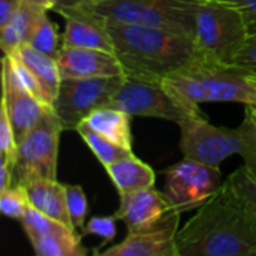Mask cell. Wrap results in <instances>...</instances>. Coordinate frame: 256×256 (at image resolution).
Masks as SVG:
<instances>
[{
    "instance_id": "cell-11",
    "label": "cell",
    "mask_w": 256,
    "mask_h": 256,
    "mask_svg": "<svg viewBox=\"0 0 256 256\" xmlns=\"http://www.w3.org/2000/svg\"><path fill=\"white\" fill-rule=\"evenodd\" d=\"M182 213L172 210L154 226L129 232L120 243L104 252H96L99 256H180L177 246V232Z\"/></svg>"
},
{
    "instance_id": "cell-4",
    "label": "cell",
    "mask_w": 256,
    "mask_h": 256,
    "mask_svg": "<svg viewBox=\"0 0 256 256\" xmlns=\"http://www.w3.org/2000/svg\"><path fill=\"white\" fill-rule=\"evenodd\" d=\"M200 3L201 0H104L80 6L106 21L160 27L194 38Z\"/></svg>"
},
{
    "instance_id": "cell-3",
    "label": "cell",
    "mask_w": 256,
    "mask_h": 256,
    "mask_svg": "<svg viewBox=\"0 0 256 256\" xmlns=\"http://www.w3.org/2000/svg\"><path fill=\"white\" fill-rule=\"evenodd\" d=\"M162 84L183 105L201 110V104H256V74L234 63L198 60L166 76Z\"/></svg>"
},
{
    "instance_id": "cell-9",
    "label": "cell",
    "mask_w": 256,
    "mask_h": 256,
    "mask_svg": "<svg viewBox=\"0 0 256 256\" xmlns=\"http://www.w3.org/2000/svg\"><path fill=\"white\" fill-rule=\"evenodd\" d=\"M180 150L183 158L198 160L210 166L240 154L243 148L242 128H225L212 124L202 114L192 116L180 124Z\"/></svg>"
},
{
    "instance_id": "cell-31",
    "label": "cell",
    "mask_w": 256,
    "mask_h": 256,
    "mask_svg": "<svg viewBox=\"0 0 256 256\" xmlns=\"http://www.w3.org/2000/svg\"><path fill=\"white\" fill-rule=\"evenodd\" d=\"M232 63L256 74V34L248 38L246 44L238 51Z\"/></svg>"
},
{
    "instance_id": "cell-6",
    "label": "cell",
    "mask_w": 256,
    "mask_h": 256,
    "mask_svg": "<svg viewBox=\"0 0 256 256\" xmlns=\"http://www.w3.org/2000/svg\"><path fill=\"white\" fill-rule=\"evenodd\" d=\"M63 126L51 108L18 144L12 165L14 184L27 186L39 178L57 180L58 142Z\"/></svg>"
},
{
    "instance_id": "cell-16",
    "label": "cell",
    "mask_w": 256,
    "mask_h": 256,
    "mask_svg": "<svg viewBox=\"0 0 256 256\" xmlns=\"http://www.w3.org/2000/svg\"><path fill=\"white\" fill-rule=\"evenodd\" d=\"M46 15L48 9L44 6L32 0H22L8 22L0 27V46L3 54H12L16 48L28 44Z\"/></svg>"
},
{
    "instance_id": "cell-24",
    "label": "cell",
    "mask_w": 256,
    "mask_h": 256,
    "mask_svg": "<svg viewBox=\"0 0 256 256\" xmlns=\"http://www.w3.org/2000/svg\"><path fill=\"white\" fill-rule=\"evenodd\" d=\"M28 45H32L34 50L57 58L58 50L62 46V38H58V33L56 30V26L48 18V15L42 20L39 27L36 28L34 34L32 36Z\"/></svg>"
},
{
    "instance_id": "cell-22",
    "label": "cell",
    "mask_w": 256,
    "mask_h": 256,
    "mask_svg": "<svg viewBox=\"0 0 256 256\" xmlns=\"http://www.w3.org/2000/svg\"><path fill=\"white\" fill-rule=\"evenodd\" d=\"M76 132L80 134V136L84 140V142L88 146V148L93 152V154L99 159V162L104 166H108L123 158L134 154L132 148H126L123 146L110 141L108 138H105L104 135L98 134L90 126H87L86 123H81L76 128Z\"/></svg>"
},
{
    "instance_id": "cell-10",
    "label": "cell",
    "mask_w": 256,
    "mask_h": 256,
    "mask_svg": "<svg viewBox=\"0 0 256 256\" xmlns=\"http://www.w3.org/2000/svg\"><path fill=\"white\" fill-rule=\"evenodd\" d=\"M222 183L219 166H210L184 158L165 171L164 194L172 210L183 214L200 208Z\"/></svg>"
},
{
    "instance_id": "cell-12",
    "label": "cell",
    "mask_w": 256,
    "mask_h": 256,
    "mask_svg": "<svg viewBox=\"0 0 256 256\" xmlns=\"http://www.w3.org/2000/svg\"><path fill=\"white\" fill-rule=\"evenodd\" d=\"M2 64V105L9 116L15 141L20 144L51 106L20 84L4 56Z\"/></svg>"
},
{
    "instance_id": "cell-13",
    "label": "cell",
    "mask_w": 256,
    "mask_h": 256,
    "mask_svg": "<svg viewBox=\"0 0 256 256\" xmlns=\"http://www.w3.org/2000/svg\"><path fill=\"white\" fill-rule=\"evenodd\" d=\"M64 16L62 46L98 48L114 52V44L106 21L84 6H58L54 9Z\"/></svg>"
},
{
    "instance_id": "cell-23",
    "label": "cell",
    "mask_w": 256,
    "mask_h": 256,
    "mask_svg": "<svg viewBox=\"0 0 256 256\" xmlns=\"http://www.w3.org/2000/svg\"><path fill=\"white\" fill-rule=\"evenodd\" d=\"M21 226L27 236V238L32 242L34 238H40L45 236H52V234H58V232H66V231H74L69 226H66L64 224L38 212L36 208H33L32 206H28L27 212L24 213V216L21 218Z\"/></svg>"
},
{
    "instance_id": "cell-26",
    "label": "cell",
    "mask_w": 256,
    "mask_h": 256,
    "mask_svg": "<svg viewBox=\"0 0 256 256\" xmlns=\"http://www.w3.org/2000/svg\"><path fill=\"white\" fill-rule=\"evenodd\" d=\"M28 206V198L22 186L14 184L9 189L0 192V210L10 219L21 220Z\"/></svg>"
},
{
    "instance_id": "cell-17",
    "label": "cell",
    "mask_w": 256,
    "mask_h": 256,
    "mask_svg": "<svg viewBox=\"0 0 256 256\" xmlns=\"http://www.w3.org/2000/svg\"><path fill=\"white\" fill-rule=\"evenodd\" d=\"M28 204L38 212L64 224L70 230L76 231L70 222L68 202H66V184L51 178H39L24 186Z\"/></svg>"
},
{
    "instance_id": "cell-7",
    "label": "cell",
    "mask_w": 256,
    "mask_h": 256,
    "mask_svg": "<svg viewBox=\"0 0 256 256\" xmlns=\"http://www.w3.org/2000/svg\"><path fill=\"white\" fill-rule=\"evenodd\" d=\"M123 81L124 75L62 80L51 110L58 117L63 130H76L90 112L108 106Z\"/></svg>"
},
{
    "instance_id": "cell-20",
    "label": "cell",
    "mask_w": 256,
    "mask_h": 256,
    "mask_svg": "<svg viewBox=\"0 0 256 256\" xmlns=\"http://www.w3.org/2000/svg\"><path fill=\"white\" fill-rule=\"evenodd\" d=\"M130 116L122 110L112 106H102L90 112L82 123L90 126L98 134L104 135L110 141L132 148V134H130Z\"/></svg>"
},
{
    "instance_id": "cell-2",
    "label": "cell",
    "mask_w": 256,
    "mask_h": 256,
    "mask_svg": "<svg viewBox=\"0 0 256 256\" xmlns=\"http://www.w3.org/2000/svg\"><path fill=\"white\" fill-rule=\"evenodd\" d=\"M106 26L126 76L162 82L204 58L192 36L138 24L106 21Z\"/></svg>"
},
{
    "instance_id": "cell-25",
    "label": "cell",
    "mask_w": 256,
    "mask_h": 256,
    "mask_svg": "<svg viewBox=\"0 0 256 256\" xmlns=\"http://www.w3.org/2000/svg\"><path fill=\"white\" fill-rule=\"evenodd\" d=\"M240 128L243 132V148L240 152V156L244 160L243 165L256 178V116L248 105Z\"/></svg>"
},
{
    "instance_id": "cell-27",
    "label": "cell",
    "mask_w": 256,
    "mask_h": 256,
    "mask_svg": "<svg viewBox=\"0 0 256 256\" xmlns=\"http://www.w3.org/2000/svg\"><path fill=\"white\" fill-rule=\"evenodd\" d=\"M66 202H68V212L74 228L82 230L88 210V202L84 189L78 184H66Z\"/></svg>"
},
{
    "instance_id": "cell-37",
    "label": "cell",
    "mask_w": 256,
    "mask_h": 256,
    "mask_svg": "<svg viewBox=\"0 0 256 256\" xmlns=\"http://www.w3.org/2000/svg\"><path fill=\"white\" fill-rule=\"evenodd\" d=\"M248 106H250V110L254 111V114L256 116V104H254V105H248Z\"/></svg>"
},
{
    "instance_id": "cell-36",
    "label": "cell",
    "mask_w": 256,
    "mask_h": 256,
    "mask_svg": "<svg viewBox=\"0 0 256 256\" xmlns=\"http://www.w3.org/2000/svg\"><path fill=\"white\" fill-rule=\"evenodd\" d=\"M32 2H34V3H38V4H40V6H44L45 9H54L57 4H58V2L60 0H32Z\"/></svg>"
},
{
    "instance_id": "cell-14",
    "label": "cell",
    "mask_w": 256,
    "mask_h": 256,
    "mask_svg": "<svg viewBox=\"0 0 256 256\" xmlns=\"http://www.w3.org/2000/svg\"><path fill=\"white\" fill-rule=\"evenodd\" d=\"M56 60L62 80L124 75L118 57L106 50L60 46Z\"/></svg>"
},
{
    "instance_id": "cell-5",
    "label": "cell",
    "mask_w": 256,
    "mask_h": 256,
    "mask_svg": "<svg viewBox=\"0 0 256 256\" xmlns=\"http://www.w3.org/2000/svg\"><path fill=\"white\" fill-rule=\"evenodd\" d=\"M249 38L242 12L224 0H201L194 40L206 60L232 63Z\"/></svg>"
},
{
    "instance_id": "cell-21",
    "label": "cell",
    "mask_w": 256,
    "mask_h": 256,
    "mask_svg": "<svg viewBox=\"0 0 256 256\" xmlns=\"http://www.w3.org/2000/svg\"><path fill=\"white\" fill-rule=\"evenodd\" d=\"M38 256H86L87 249L81 244V237L75 231L45 236L30 242Z\"/></svg>"
},
{
    "instance_id": "cell-35",
    "label": "cell",
    "mask_w": 256,
    "mask_h": 256,
    "mask_svg": "<svg viewBox=\"0 0 256 256\" xmlns=\"http://www.w3.org/2000/svg\"><path fill=\"white\" fill-rule=\"evenodd\" d=\"M98 2H104V0H60L56 8H58V6H75V4H84V3H98Z\"/></svg>"
},
{
    "instance_id": "cell-8",
    "label": "cell",
    "mask_w": 256,
    "mask_h": 256,
    "mask_svg": "<svg viewBox=\"0 0 256 256\" xmlns=\"http://www.w3.org/2000/svg\"><path fill=\"white\" fill-rule=\"evenodd\" d=\"M128 112L130 117H154L180 124L192 116L202 114L177 100L160 81L126 76L110 105Z\"/></svg>"
},
{
    "instance_id": "cell-29",
    "label": "cell",
    "mask_w": 256,
    "mask_h": 256,
    "mask_svg": "<svg viewBox=\"0 0 256 256\" xmlns=\"http://www.w3.org/2000/svg\"><path fill=\"white\" fill-rule=\"evenodd\" d=\"M116 216H94L88 219L86 226L82 228V236H96L104 240L105 246L106 243H111L116 237Z\"/></svg>"
},
{
    "instance_id": "cell-19",
    "label": "cell",
    "mask_w": 256,
    "mask_h": 256,
    "mask_svg": "<svg viewBox=\"0 0 256 256\" xmlns=\"http://www.w3.org/2000/svg\"><path fill=\"white\" fill-rule=\"evenodd\" d=\"M108 176L116 184L118 194L135 192L154 186V171L140 160L135 154L123 158L108 166H105Z\"/></svg>"
},
{
    "instance_id": "cell-18",
    "label": "cell",
    "mask_w": 256,
    "mask_h": 256,
    "mask_svg": "<svg viewBox=\"0 0 256 256\" xmlns=\"http://www.w3.org/2000/svg\"><path fill=\"white\" fill-rule=\"evenodd\" d=\"M4 56H14L15 58H18L21 63H24L33 72V75L38 78V81L42 86L45 102L51 106L57 96L60 82H62L57 60L54 57H50V56L34 50L28 44L16 48L12 54H4Z\"/></svg>"
},
{
    "instance_id": "cell-30",
    "label": "cell",
    "mask_w": 256,
    "mask_h": 256,
    "mask_svg": "<svg viewBox=\"0 0 256 256\" xmlns=\"http://www.w3.org/2000/svg\"><path fill=\"white\" fill-rule=\"evenodd\" d=\"M228 177L236 186V189L240 192V195L250 204V207L256 213V178L252 176V172L243 165Z\"/></svg>"
},
{
    "instance_id": "cell-1",
    "label": "cell",
    "mask_w": 256,
    "mask_h": 256,
    "mask_svg": "<svg viewBox=\"0 0 256 256\" xmlns=\"http://www.w3.org/2000/svg\"><path fill=\"white\" fill-rule=\"evenodd\" d=\"M180 256H256V213L230 177L178 230Z\"/></svg>"
},
{
    "instance_id": "cell-15",
    "label": "cell",
    "mask_w": 256,
    "mask_h": 256,
    "mask_svg": "<svg viewBox=\"0 0 256 256\" xmlns=\"http://www.w3.org/2000/svg\"><path fill=\"white\" fill-rule=\"evenodd\" d=\"M170 212H172V207L166 195L153 186L120 194V206L114 216L126 225L129 232H140L154 226Z\"/></svg>"
},
{
    "instance_id": "cell-33",
    "label": "cell",
    "mask_w": 256,
    "mask_h": 256,
    "mask_svg": "<svg viewBox=\"0 0 256 256\" xmlns=\"http://www.w3.org/2000/svg\"><path fill=\"white\" fill-rule=\"evenodd\" d=\"M22 0H0V27L8 22L12 14L20 8Z\"/></svg>"
},
{
    "instance_id": "cell-28",
    "label": "cell",
    "mask_w": 256,
    "mask_h": 256,
    "mask_svg": "<svg viewBox=\"0 0 256 256\" xmlns=\"http://www.w3.org/2000/svg\"><path fill=\"white\" fill-rule=\"evenodd\" d=\"M16 148L18 144L15 141L9 116L6 112V108L0 105V160L8 162L12 166L16 156Z\"/></svg>"
},
{
    "instance_id": "cell-32",
    "label": "cell",
    "mask_w": 256,
    "mask_h": 256,
    "mask_svg": "<svg viewBox=\"0 0 256 256\" xmlns=\"http://www.w3.org/2000/svg\"><path fill=\"white\" fill-rule=\"evenodd\" d=\"M231 4H234L243 15L249 36L256 34V0H224Z\"/></svg>"
},
{
    "instance_id": "cell-34",
    "label": "cell",
    "mask_w": 256,
    "mask_h": 256,
    "mask_svg": "<svg viewBox=\"0 0 256 256\" xmlns=\"http://www.w3.org/2000/svg\"><path fill=\"white\" fill-rule=\"evenodd\" d=\"M10 186H14L12 166L8 162L0 160V192L9 189Z\"/></svg>"
}]
</instances>
